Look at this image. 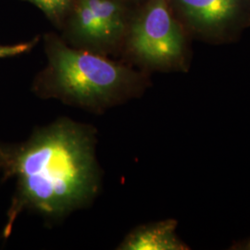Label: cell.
I'll return each instance as SVG.
<instances>
[{"instance_id": "obj_5", "label": "cell", "mask_w": 250, "mask_h": 250, "mask_svg": "<svg viewBox=\"0 0 250 250\" xmlns=\"http://www.w3.org/2000/svg\"><path fill=\"white\" fill-rule=\"evenodd\" d=\"M176 223L173 221L144 226L131 232L120 246L124 250H186L175 234Z\"/></svg>"}, {"instance_id": "obj_9", "label": "cell", "mask_w": 250, "mask_h": 250, "mask_svg": "<svg viewBox=\"0 0 250 250\" xmlns=\"http://www.w3.org/2000/svg\"><path fill=\"white\" fill-rule=\"evenodd\" d=\"M35 44H36V41L22 43L18 45H0V59L25 53L27 51H29Z\"/></svg>"}, {"instance_id": "obj_6", "label": "cell", "mask_w": 250, "mask_h": 250, "mask_svg": "<svg viewBox=\"0 0 250 250\" xmlns=\"http://www.w3.org/2000/svg\"><path fill=\"white\" fill-rule=\"evenodd\" d=\"M104 29L107 42L115 41L124 31V18L121 7L111 0H84Z\"/></svg>"}, {"instance_id": "obj_4", "label": "cell", "mask_w": 250, "mask_h": 250, "mask_svg": "<svg viewBox=\"0 0 250 250\" xmlns=\"http://www.w3.org/2000/svg\"><path fill=\"white\" fill-rule=\"evenodd\" d=\"M179 7L192 26L198 31L214 33L235 21L242 0H177Z\"/></svg>"}, {"instance_id": "obj_3", "label": "cell", "mask_w": 250, "mask_h": 250, "mask_svg": "<svg viewBox=\"0 0 250 250\" xmlns=\"http://www.w3.org/2000/svg\"><path fill=\"white\" fill-rule=\"evenodd\" d=\"M129 45L144 62L167 66L184 53L185 39L165 0H152L131 30Z\"/></svg>"}, {"instance_id": "obj_8", "label": "cell", "mask_w": 250, "mask_h": 250, "mask_svg": "<svg viewBox=\"0 0 250 250\" xmlns=\"http://www.w3.org/2000/svg\"><path fill=\"white\" fill-rule=\"evenodd\" d=\"M43 10L48 17L57 18L66 11L72 0H28Z\"/></svg>"}, {"instance_id": "obj_1", "label": "cell", "mask_w": 250, "mask_h": 250, "mask_svg": "<svg viewBox=\"0 0 250 250\" xmlns=\"http://www.w3.org/2000/svg\"><path fill=\"white\" fill-rule=\"evenodd\" d=\"M13 171L19 202L43 217L85 207L100 188L93 129L68 119L41 128L16 153Z\"/></svg>"}, {"instance_id": "obj_10", "label": "cell", "mask_w": 250, "mask_h": 250, "mask_svg": "<svg viewBox=\"0 0 250 250\" xmlns=\"http://www.w3.org/2000/svg\"><path fill=\"white\" fill-rule=\"evenodd\" d=\"M249 249H250V245L249 246Z\"/></svg>"}, {"instance_id": "obj_7", "label": "cell", "mask_w": 250, "mask_h": 250, "mask_svg": "<svg viewBox=\"0 0 250 250\" xmlns=\"http://www.w3.org/2000/svg\"><path fill=\"white\" fill-rule=\"evenodd\" d=\"M75 22L77 34L84 41L91 44L108 43L99 19L84 0H79L75 13Z\"/></svg>"}, {"instance_id": "obj_2", "label": "cell", "mask_w": 250, "mask_h": 250, "mask_svg": "<svg viewBox=\"0 0 250 250\" xmlns=\"http://www.w3.org/2000/svg\"><path fill=\"white\" fill-rule=\"evenodd\" d=\"M41 95L102 112L116 106L130 90L132 74L124 66L87 51L55 43L49 49Z\"/></svg>"}]
</instances>
